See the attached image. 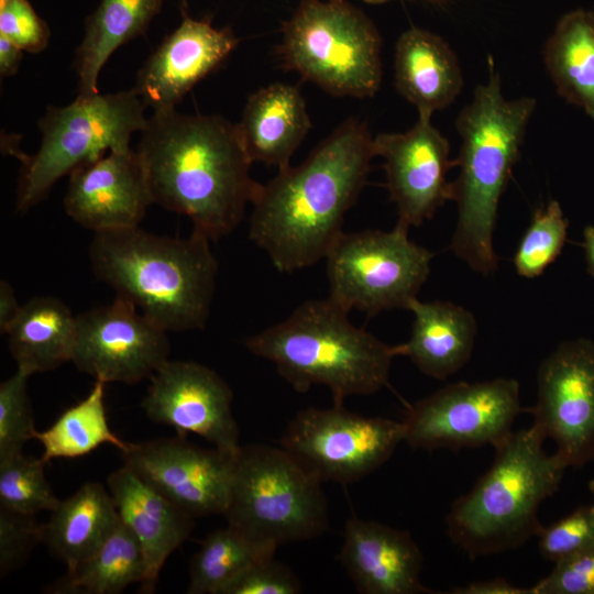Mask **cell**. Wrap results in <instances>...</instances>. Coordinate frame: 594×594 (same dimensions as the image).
<instances>
[{
    "label": "cell",
    "mask_w": 594,
    "mask_h": 594,
    "mask_svg": "<svg viewBox=\"0 0 594 594\" xmlns=\"http://www.w3.org/2000/svg\"><path fill=\"white\" fill-rule=\"evenodd\" d=\"M375 156L363 122L348 119L298 166L279 169L252 201L250 239L279 272L322 258L339 239Z\"/></svg>",
    "instance_id": "1"
},
{
    "label": "cell",
    "mask_w": 594,
    "mask_h": 594,
    "mask_svg": "<svg viewBox=\"0 0 594 594\" xmlns=\"http://www.w3.org/2000/svg\"><path fill=\"white\" fill-rule=\"evenodd\" d=\"M136 147L153 204L188 217L218 240L238 227L261 184L238 125L220 116L153 112Z\"/></svg>",
    "instance_id": "2"
},
{
    "label": "cell",
    "mask_w": 594,
    "mask_h": 594,
    "mask_svg": "<svg viewBox=\"0 0 594 594\" xmlns=\"http://www.w3.org/2000/svg\"><path fill=\"white\" fill-rule=\"evenodd\" d=\"M536 105L531 97H504L499 74L490 57L486 82L475 88L471 102L455 120L461 148L453 161L459 167V175L451 183L458 222L450 249L484 275L497 268L493 233L498 204L519 160Z\"/></svg>",
    "instance_id": "3"
},
{
    "label": "cell",
    "mask_w": 594,
    "mask_h": 594,
    "mask_svg": "<svg viewBox=\"0 0 594 594\" xmlns=\"http://www.w3.org/2000/svg\"><path fill=\"white\" fill-rule=\"evenodd\" d=\"M209 239L158 235L140 227L94 233L95 276L167 332L202 329L216 290L218 262Z\"/></svg>",
    "instance_id": "4"
},
{
    "label": "cell",
    "mask_w": 594,
    "mask_h": 594,
    "mask_svg": "<svg viewBox=\"0 0 594 594\" xmlns=\"http://www.w3.org/2000/svg\"><path fill=\"white\" fill-rule=\"evenodd\" d=\"M329 297L308 300L285 320L249 337L248 350L273 362L295 391L327 386L333 405L346 397L371 395L388 385L396 345L358 328Z\"/></svg>",
    "instance_id": "5"
},
{
    "label": "cell",
    "mask_w": 594,
    "mask_h": 594,
    "mask_svg": "<svg viewBox=\"0 0 594 594\" xmlns=\"http://www.w3.org/2000/svg\"><path fill=\"white\" fill-rule=\"evenodd\" d=\"M538 427L513 431L495 448L491 468L459 497L447 516V531L471 559L517 548L538 535L540 504L559 488L568 468L543 450Z\"/></svg>",
    "instance_id": "6"
},
{
    "label": "cell",
    "mask_w": 594,
    "mask_h": 594,
    "mask_svg": "<svg viewBox=\"0 0 594 594\" xmlns=\"http://www.w3.org/2000/svg\"><path fill=\"white\" fill-rule=\"evenodd\" d=\"M145 109L133 89L77 96L65 107L50 106L38 120L37 152L28 155L15 148L12 153L21 162L16 209L24 212L37 205L57 180L107 152L131 148L132 135L146 125Z\"/></svg>",
    "instance_id": "7"
},
{
    "label": "cell",
    "mask_w": 594,
    "mask_h": 594,
    "mask_svg": "<svg viewBox=\"0 0 594 594\" xmlns=\"http://www.w3.org/2000/svg\"><path fill=\"white\" fill-rule=\"evenodd\" d=\"M222 515L244 536L276 548L318 537L328 527L321 482L283 448L264 444L240 448Z\"/></svg>",
    "instance_id": "8"
},
{
    "label": "cell",
    "mask_w": 594,
    "mask_h": 594,
    "mask_svg": "<svg viewBox=\"0 0 594 594\" xmlns=\"http://www.w3.org/2000/svg\"><path fill=\"white\" fill-rule=\"evenodd\" d=\"M382 40L344 0H302L283 24L284 66L337 97L373 96L382 81Z\"/></svg>",
    "instance_id": "9"
},
{
    "label": "cell",
    "mask_w": 594,
    "mask_h": 594,
    "mask_svg": "<svg viewBox=\"0 0 594 594\" xmlns=\"http://www.w3.org/2000/svg\"><path fill=\"white\" fill-rule=\"evenodd\" d=\"M408 227L392 231L342 233L326 256L329 298L344 310L369 316L407 309L430 273L433 254L408 238Z\"/></svg>",
    "instance_id": "10"
},
{
    "label": "cell",
    "mask_w": 594,
    "mask_h": 594,
    "mask_svg": "<svg viewBox=\"0 0 594 594\" xmlns=\"http://www.w3.org/2000/svg\"><path fill=\"white\" fill-rule=\"evenodd\" d=\"M404 433L403 421L363 417L333 405L299 411L279 443L321 483L348 485L383 465Z\"/></svg>",
    "instance_id": "11"
},
{
    "label": "cell",
    "mask_w": 594,
    "mask_h": 594,
    "mask_svg": "<svg viewBox=\"0 0 594 594\" xmlns=\"http://www.w3.org/2000/svg\"><path fill=\"white\" fill-rule=\"evenodd\" d=\"M524 410L514 378L449 384L408 407L402 420L404 441L428 451L495 449L510 436Z\"/></svg>",
    "instance_id": "12"
},
{
    "label": "cell",
    "mask_w": 594,
    "mask_h": 594,
    "mask_svg": "<svg viewBox=\"0 0 594 594\" xmlns=\"http://www.w3.org/2000/svg\"><path fill=\"white\" fill-rule=\"evenodd\" d=\"M169 351L167 331L119 296L77 315L72 362L96 381L135 384L151 378Z\"/></svg>",
    "instance_id": "13"
},
{
    "label": "cell",
    "mask_w": 594,
    "mask_h": 594,
    "mask_svg": "<svg viewBox=\"0 0 594 594\" xmlns=\"http://www.w3.org/2000/svg\"><path fill=\"white\" fill-rule=\"evenodd\" d=\"M526 411L557 444L556 454L570 468L594 460V343H560L540 364L537 402Z\"/></svg>",
    "instance_id": "14"
},
{
    "label": "cell",
    "mask_w": 594,
    "mask_h": 594,
    "mask_svg": "<svg viewBox=\"0 0 594 594\" xmlns=\"http://www.w3.org/2000/svg\"><path fill=\"white\" fill-rule=\"evenodd\" d=\"M232 397L229 385L213 370L168 360L151 377L142 407L152 421L174 428L178 436H200L237 455L241 447Z\"/></svg>",
    "instance_id": "15"
},
{
    "label": "cell",
    "mask_w": 594,
    "mask_h": 594,
    "mask_svg": "<svg viewBox=\"0 0 594 594\" xmlns=\"http://www.w3.org/2000/svg\"><path fill=\"white\" fill-rule=\"evenodd\" d=\"M121 455L124 464L188 515L224 513L235 455L197 447L178 435L131 443Z\"/></svg>",
    "instance_id": "16"
},
{
    "label": "cell",
    "mask_w": 594,
    "mask_h": 594,
    "mask_svg": "<svg viewBox=\"0 0 594 594\" xmlns=\"http://www.w3.org/2000/svg\"><path fill=\"white\" fill-rule=\"evenodd\" d=\"M431 118L419 117L403 133H381L373 138L375 156L384 158L386 185L398 210V223L419 227L438 208L451 200L447 174L453 167L449 141Z\"/></svg>",
    "instance_id": "17"
},
{
    "label": "cell",
    "mask_w": 594,
    "mask_h": 594,
    "mask_svg": "<svg viewBox=\"0 0 594 594\" xmlns=\"http://www.w3.org/2000/svg\"><path fill=\"white\" fill-rule=\"evenodd\" d=\"M152 204L143 162L131 148L73 170L64 198L66 213L94 233L139 227Z\"/></svg>",
    "instance_id": "18"
},
{
    "label": "cell",
    "mask_w": 594,
    "mask_h": 594,
    "mask_svg": "<svg viewBox=\"0 0 594 594\" xmlns=\"http://www.w3.org/2000/svg\"><path fill=\"white\" fill-rule=\"evenodd\" d=\"M180 24L148 56L132 88L153 112L176 109L186 94L220 66L239 38L229 28L216 29L183 10Z\"/></svg>",
    "instance_id": "19"
},
{
    "label": "cell",
    "mask_w": 594,
    "mask_h": 594,
    "mask_svg": "<svg viewBox=\"0 0 594 594\" xmlns=\"http://www.w3.org/2000/svg\"><path fill=\"white\" fill-rule=\"evenodd\" d=\"M339 559L360 593H435L420 582L424 558L408 531L351 517Z\"/></svg>",
    "instance_id": "20"
},
{
    "label": "cell",
    "mask_w": 594,
    "mask_h": 594,
    "mask_svg": "<svg viewBox=\"0 0 594 594\" xmlns=\"http://www.w3.org/2000/svg\"><path fill=\"white\" fill-rule=\"evenodd\" d=\"M107 483L121 522L136 538L143 552L145 578L141 592L152 593L167 558L189 538L194 517L127 464L112 472Z\"/></svg>",
    "instance_id": "21"
},
{
    "label": "cell",
    "mask_w": 594,
    "mask_h": 594,
    "mask_svg": "<svg viewBox=\"0 0 594 594\" xmlns=\"http://www.w3.org/2000/svg\"><path fill=\"white\" fill-rule=\"evenodd\" d=\"M394 81L419 117L431 118L459 96L463 76L455 53L441 36L413 26L397 40Z\"/></svg>",
    "instance_id": "22"
},
{
    "label": "cell",
    "mask_w": 594,
    "mask_h": 594,
    "mask_svg": "<svg viewBox=\"0 0 594 594\" xmlns=\"http://www.w3.org/2000/svg\"><path fill=\"white\" fill-rule=\"evenodd\" d=\"M237 125L252 163L282 169L308 133L310 119L300 90L275 82L249 97Z\"/></svg>",
    "instance_id": "23"
},
{
    "label": "cell",
    "mask_w": 594,
    "mask_h": 594,
    "mask_svg": "<svg viewBox=\"0 0 594 594\" xmlns=\"http://www.w3.org/2000/svg\"><path fill=\"white\" fill-rule=\"evenodd\" d=\"M407 309L414 321L410 338L396 345L397 355L408 356L427 376L444 380L469 361L476 336V321L469 310L449 302H424L418 298Z\"/></svg>",
    "instance_id": "24"
},
{
    "label": "cell",
    "mask_w": 594,
    "mask_h": 594,
    "mask_svg": "<svg viewBox=\"0 0 594 594\" xmlns=\"http://www.w3.org/2000/svg\"><path fill=\"white\" fill-rule=\"evenodd\" d=\"M119 522L110 492L100 483L87 482L61 501L41 525L42 542L70 572L99 549Z\"/></svg>",
    "instance_id": "25"
},
{
    "label": "cell",
    "mask_w": 594,
    "mask_h": 594,
    "mask_svg": "<svg viewBox=\"0 0 594 594\" xmlns=\"http://www.w3.org/2000/svg\"><path fill=\"white\" fill-rule=\"evenodd\" d=\"M6 334L16 369L31 376L72 361L77 316L55 297H34L21 306Z\"/></svg>",
    "instance_id": "26"
},
{
    "label": "cell",
    "mask_w": 594,
    "mask_h": 594,
    "mask_svg": "<svg viewBox=\"0 0 594 594\" xmlns=\"http://www.w3.org/2000/svg\"><path fill=\"white\" fill-rule=\"evenodd\" d=\"M162 7L163 0H101L86 18L75 52L78 96L98 94V77L107 61L120 46L144 34Z\"/></svg>",
    "instance_id": "27"
},
{
    "label": "cell",
    "mask_w": 594,
    "mask_h": 594,
    "mask_svg": "<svg viewBox=\"0 0 594 594\" xmlns=\"http://www.w3.org/2000/svg\"><path fill=\"white\" fill-rule=\"evenodd\" d=\"M543 62L558 95L594 121V12L563 14L544 44Z\"/></svg>",
    "instance_id": "28"
},
{
    "label": "cell",
    "mask_w": 594,
    "mask_h": 594,
    "mask_svg": "<svg viewBox=\"0 0 594 594\" xmlns=\"http://www.w3.org/2000/svg\"><path fill=\"white\" fill-rule=\"evenodd\" d=\"M106 383L96 381L89 394L67 408L43 431H35L43 447L42 460L75 459L84 457L101 444L114 446L121 452L131 443L120 439L109 427L105 407Z\"/></svg>",
    "instance_id": "29"
},
{
    "label": "cell",
    "mask_w": 594,
    "mask_h": 594,
    "mask_svg": "<svg viewBox=\"0 0 594 594\" xmlns=\"http://www.w3.org/2000/svg\"><path fill=\"white\" fill-rule=\"evenodd\" d=\"M145 578V561L140 543L121 522L99 549L67 572L55 592L118 594Z\"/></svg>",
    "instance_id": "30"
},
{
    "label": "cell",
    "mask_w": 594,
    "mask_h": 594,
    "mask_svg": "<svg viewBox=\"0 0 594 594\" xmlns=\"http://www.w3.org/2000/svg\"><path fill=\"white\" fill-rule=\"evenodd\" d=\"M276 547L256 542L231 526L208 535L189 569V594H224L254 563L274 557Z\"/></svg>",
    "instance_id": "31"
},
{
    "label": "cell",
    "mask_w": 594,
    "mask_h": 594,
    "mask_svg": "<svg viewBox=\"0 0 594 594\" xmlns=\"http://www.w3.org/2000/svg\"><path fill=\"white\" fill-rule=\"evenodd\" d=\"M42 458L12 455L0 461V507L25 515L53 512L59 504L44 473Z\"/></svg>",
    "instance_id": "32"
},
{
    "label": "cell",
    "mask_w": 594,
    "mask_h": 594,
    "mask_svg": "<svg viewBox=\"0 0 594 594\" xmlns=\"http://www.w3.org/2000/svg\"><path fill=\"white\" fill-rule=\"evenodd\" d=\"M568 224L557 200L537 209L513 258L517 274L529 279L540 276L561 254Z\"/></svg>",
    "instance_id": "33"
},
{
    "label": "cell",
    "mask_w": 594,
    "mask_h": 594,
    "mask_svg": "<svg viewBox=\"0 0 594 594\" xmlns=\"http://www.w3.org/2000/svg\"><path fill=\"white\" fill-rule=\"evenodd\" d=\"M29 377L16 369L0 384V461L23 453L25 443L34 439L36 429L26 392Z\"/></svg>",
    "instance_id": "34"
},
{
    "label": "cell",
    "mask_w": 594,
    "mask_h": 594,
    "mask_svg": "<svg viewBox=\"0 0 594 594\" xmlns=\"http://www.w3.org/2000/svg\"><path fill=\"white\" fill-rule=\"evenodd\" d=\"M541 556L553 563L594 548V504L575 509L537 535Z\"/></svg>",
    "instance_id": "35"
},
{
    "label": "cell",
    "mask_w": 594,
    "mask_h": 594,
    "mask_svg": "<svg viewBox=\"0 0 594 594\" xmlns=\"http://www.w3.org/2000/svg\"><path fill=\"white\" fill-rule=\"evenodd\" d=\"M0 35L24 52L37 54L47 47L51 31L29 0H0Z\"/></svg>",
    "instance_id": "36"
},
{
    "label": "cell",
    "mask_w": 594,
    "mask_h": 594,
    "mask_svg": "<svg viewBox=\"0 0 594 594\" xmlns=\"http://www.w3.org/2000/svg\"><path fill=\"white\" fill-rule=\"evenodd\" d=\"M38 542H42V531L34 515H25L0 507L1 576L20 566Z\"/></svg>",
    "instance_id": "37"
},
{
    "label": "cell",
    "mask_w": 594,
    "mask_h": 594,
    "mask_svg": "<svg viewBox=\"0 0 594 594\" xmlns=\"http://www.w3.org/2000/svg\"><path fill=\"white\" fill-rule=\"evenodd\" d=\"M531 594H594V548L554 563Z\"/></svg>",
    "instance_id": "38"
},
{
    "label": "cell",
    "mask_w": 594,
    "mask_h": 594,
    "mask_svg": "<svg viewBox=\"0 0 594 594\" xmlns=\"http://www.w3.org/2000/svg\"><path fill=\"white\" fill-rule=\"evenodd\" d=\"M300 591L301 585L295 573L271 557L244 571L224 594H297Z\"/></svg>",
    "instance_id": "39"
},
{
    "label": "cell",
    "mask_w": 594,
    "mask_h": 594,
    "mask_svg": "<svg viewBox=\"0 0 594 594\" xmlns=\"http://www.w3.org/2000/svg\"><path fill=\"white\" fill-rule=\"evenodd\" d=\"M454 594H531L530 587L522 588L513 585L505 579L495 578L486 581L469 583L462 587H455Z\"/></svg>",
    "instance_id": "40"
},
{
    "label": "cell",
    "mask_w": 594,
    "mask_h": 594,
    "mask_svg": "<svg viewBox=\"0 0 594 594\" xmlns=\"http://www.w3.org/2000/svg\"><path fill=\"white\" fill-rule=\"evenodd\" d=\"M19 305L13 287L6 280L0 282V331L6 333L18 317Z\"/></svg>",
    "instance_id": "41"
},
{
    "label": "cell",
    "mask_w": 594,
    "mask_h": 594,
    "mask_svg": "<svg viewBox=\"0 0 594 594\" xmlns=\"http://www.w3.org/2000/svg\"><path fill=\"white\" fill-rule=\"evenodd\" d=\"M23 50L9 38L0 35V76H14L23 59Z\"/></svg>",
    "instance_id": "42"
},
{
    "label": "cell",
    "mask_w": 594,
    "mask_h": 594,
    "mask_svg": "<svg viewBox=\"0 0 594 594\" xmlns=\"http://www.w3.org/2000/svg\"><path fill=\"white\" fill-rule=\"evenodd\" d=\"M582 248L587 265V272L594 277V227L586 226L583 231Z\"/></svg>",
    "instance_id": "43"
},
{
    "label": "cell",
    "mask_w": 594,
    "mask_h": 594,
    "mask_svg": "<svg viewBox=\"0 0 594 594\" xmlns=\"http://www.w3.org/2000/svg\"><path fill=\"white\" fill-rule=\"evenodd\" d=\"M369 3H383V2H386V1H389V0H364ZM426 1H430L432 3H442L444 2L446 0H426Z\"/></svg>",
    "instance_id": "44"
},
{
    "label": "cell",
    "mask_w": 594,
    "mask_h": 594,
    "mask_svg": "<svg viewBox=\"0 0 594 594\" xmlns=\"http://www.w3.org/2000/svg\"><path fill=\"white\" fill-rule=\"evenodd\" d=\"M588 490L593 496V499H594V480H592L590 483H588ZM594 504V503H593Z\"/></svg>",
    "instance_id": "45"
}]
</instances>
